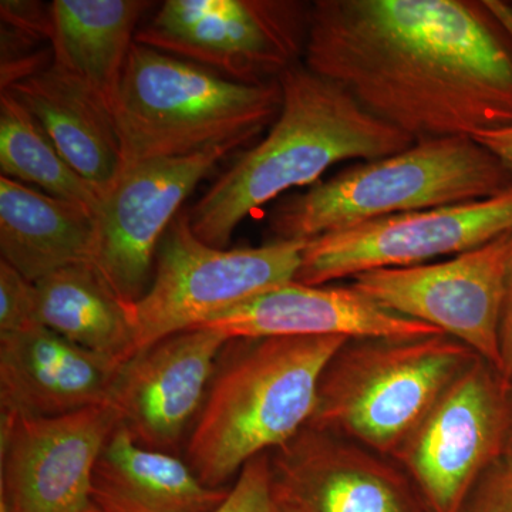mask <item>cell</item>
I'll use <instances>...</instances> for the list:
<instances>
[{
	"label": "cell",
	"mask_w": 512,
	"mask_h": 512,
	"mask_svg": "<svg viewBox=\"0 0 512 512\" xmlns=\"http://www.w3.org/2000/svg\"><path fill=\"white\" fill-rule=\"evenodd\" d=\"M303 62L416 143L512 124V45L484 0H316Z\"/></svg>",
	"instance_id": "obj_1"
},
{
	"label": "cell",
	"mask_w": 512,
	"mask_h": 512,
	"mask_svg": "<svg viewBox=\"0 0 512 512\" xmlns=\"http://www.w3.org/2000/svg\"><path fill=\"white\" fill-rule=\"evenodd\" d=\"M279 83L282 107L268 136L239 157L188 214L194 234L211 247L227 248L249 214L291 188L315 185L332 165L393 156L416 143L305 64L282 74Z\"/></svg>",
	"instance_id": "obj_2"
},
{
	"label": "cell",
	"mask_w": 512,
	"mask_h": 512,
	"mask_svg": "<svg viewBox=\"0 0 512 512\" xmlns=\"http://www.w3.org/2000/svg\"><path fill=\"white\" fill-rule=\"evenodd\" d=\"M346 340L229 339L185 441V461L202 483L227 488L249 461L305 429L315 410L323 370Z\"/></svg>",
	"instance_id": "obj_3"
},
{
	"label": "cell",
	"mask_w": 512,
	"mask_h": 512,
	"mask_svg": "<svg viewBox=\"0 0 512 512\" xmlns=\"http://www.w3.org/2000/svg\"><path fill=\"white\" fill-rule=\"evenodd\" d=\"M282 107L279 80L234 82L190 60L134 42L111 116L123 168L251 141Z\"/></svg>",
	"instance_id": "obj_4"
},
{
	"label": "cell",
	"mask_w": 512,
	"mask_h": 512,
	"mask_svg": "<svg viewBox=\"0 0 512 512\" xmlns=\"http://www.w3.org/2000/svg\"><path fill=\"white\" fill-rule=\"evenodd\" d=\"M510 188V171L473 137L436 138L360 161L279 202L269 225L279 241H311L392 215L485 200Z\"/></svg>",
	"instance_id": "obj_5"
},
{
	"label": "cell",
	"mask_w": 512,
	"mask_h": 512,
	"mask_svg": "<svg viewBox=\"0 0 512 512\" xmlns=\"http://www.w3.org/2000/svg\"><path fill=\"white\" fill-rule=\"evenodd\" d=\"M477 357L446 333L348 339L323 370L308 426L392 458Z\"/></svg>",
	"instance_id": "obj_6"
},
{
	"label": "cell",
	"mask_w": 512,
	"mask_h": 512,
	"mask_svg": "<svg viewBox=\"0 0 512 512\" xmlns=\"http://www.w3.org/2000/svg\"><path fill=\"white\" fill-rule=\"evenodd\" d=\"M305 245L274 239L262 247H211L180 212L158 247L150 288L133 305L136 353L295 281Z\"/></svg>",
	"instance_id": "obj_7"
},
{
	"label": "cell",
	"mask_w": 512,
	"mask_h": 512,
	"mask_svg": "<svg viewBox=\"0 0 512 512\" xmlns=\"http://www.w3.org/2000/svg\"><path fill=\"white\" fill-rule=\"evenodd\" d=\"M311 9L295 0H167L136 42L234 82H274L305 57Z\"/></svg>",
	"instance_id": "obj_8"
},
{
	"label": "cell",
	"mask_w": 512,
	"mask_h": 512,
	"mask_svg": "<svg viewBox=\"0 0 512 512\" xmlns=\"http://www.w3.org/2000/svg\"><path fill=\"white\" fill-rule=\"evenodd\" d=\"M507 389L500 372L477 357L392 457L431 512H463L478 480L503 458Z\"/></svg>",
	"instance_id": "obj_9"
},
{
	"label": "cell",
	"mask_w": 512,
	"mask_h": 512,
	"mask_svg": "<svg viewBox=\"0 0 512 512\" xmlns=\"http://www.w3.org/2000/svg\"><path fill=\"white\" fill-rule=\"evenodd\" d=\"M512 231V188L495 197L392 215L306 241L295 282L326 285L363 272L429 264Z\"/></svg>",
	"instance_id": "obj_10"
},
{
	"label": "cell",
	"mask_w": 512,
	"mask_h": 512,
	"mask_svg": "<svg viewBox=\"0 0 512 512\" xmlns=\"http://www.w3.org/2000/svg\"><path fill=\"white\" fill-rule=\"evenodd\" d=\"M237 140L187 157L160 158L123 168L96 212L92 265L127 305L153 281L158 247L181 205L222 158L244 146Z\"/></svg>",
	"instance_id": "obj_11"
},
{
	"label": "cell",
	"mask_w": 512,
	"mask_h": 512,
	"mask_svg": "<svg viewBox=\"0 0 512 512\" xmlns=\"http://www.w3.org/2000/svg\"><path fill=\"white\" fill-rule=\"evenodd\" d=\"M512 231L446 261L363 272L353 288L383 308L460 340L500 372L505 269Z\"/></svg>",
	"instance_id": "obj_12"
},
{
	"label": "cell",
	"mask_w": 512,
	"mask_h": 512,
	"mask_svg": "<svg viewBox=\"0 0 512 512\" xmlns=\"http://www.w3.org/2000/svg\"><path fill=\"white\" fill-rule=\"evenodd\" d=\"M116 427L107 403L56 417L2 416L0 512H94V467Z\"/></svg>",
	"instance_id": "obj_13"
},
{
	"label": "cell",
	"mask_w": 512,
	"mask_h": 512,
	"mask_svg": "<svg viewBox=\"0 0 512 512\" xmlns=\"http://www.w3.org/2000/svg\"><path fill=\"white\" fill-rule=\"evenodd\" d=\"M276 500L295 512H431L393 458L306 426L269 453Z\"/></svg>",
	"instance_id": "obj_14"
},
{
	"label": "cell",
	"mask_w": 512,
	"mask_h": 512,
	"mask_svg": "<svg viewBox=\"0 0 512 512\" xmlns=\"http://www.w3.org/2000/svg\"><path fill=\"white\" fill-rule=\"evenodd\" d=\"M228 340L218 330L197 328L138 350L121 365L107 400L117 426L140 446L177 453L200 414Z\"/></svg>",
	"instance_id": "obj_15"
},
{
	"label": "cell",
	"mask_w": 512,
	"mask_h": 512,
	"mask_svg": "<svg viewBox=\"0 0 512 512\" xmlns=\"http://www.w3.org/2000/svg\"><path fill=\"white\" fill-rule=\"evenodd\" d=\"M201 328L228 339L272 336L336 338H420L441 330L383 308L352 285L276 286L229 309Z\"/></svg>",
	"instance_id": "obj_16"
},
{
	"label": "cell",
	"mask_w": 512,
	"mask_h": 512,
	"mask_svg": "<svg viewBox=\"0 0 512 512\" xmlns=\"http://www.w3.org/2000/svg\"><path fill=\"white\" fill-rule=\"evenodd\" d=\"M123 363L45 326L2 333V416L56 417L106 404Z\"/></svg>",
	"instance_id": "obj_17"
},
{
	"label": "cell",
	"mask_w": 512,
	"mask_h": 512,
	"mask_svg": "<svg viewBox=\"0 0 512 512\" xmlns=\"http://www.w3.org/2000/svg\"><path fill=\"white\" fill-rule=\"evenodd\" d=\"M6 90L25 104L64 160L103 197L123 171L119 134L110 110L53 64Z\"/></svg>",
	"instance_id": "obj_18"
},
{
	"label": "cell",
	"mask_w": 512,
	"mask_h": 512,
	"mask_svg": "<svg viewBox=\"0 0 512 512\" xmlns=\"http://www.w3.org/2000/svg\"><path fill=\"white\" fill-rule=\"evenodd\" d=\"M228 493L202 483L185 458L140 446L119 426L93 471L94 512H212Z\"/></svg>",
	"instance_id": "obj_19"
},
{
	"label": "cell",
	"mask_w": 512,
	"mask_h": 512,
	"mask_svg": "<svg viewBox=\"0 0 512 512\" xmlns=\"http://www.w3.org/2000/svg\"><path fill=\"white\" fill-rule=\"evenodd\" d=\"M96 214L77 202L0 178L2 261L35 282L64 266L92 264Z\"/></svg>",
	"instance_id": "obj_20"
},
{
	"label": "cell",
	"mask_w": 512,
	"mask_h": 512,
	"mask_svg": "<svg viewBox=\"0 0 512 512\" xmlns=\"http://www.w3.org/2000/svg\"><path fill=\"white\" fill-rule=\"evenodd\" d=\"M50 6L53 66L82 83L111 113L138 23L153 3L55 0Z\"/></svg>",
	"instance_id": "obj_21"
},
{
	"label": "cell",
	"mask_w": 512,
	"mask_h": 512,
	"mask_svg": "<svg viewBox=\"0 0 512 512\" xmlns=\"http://www.w3.org/2000/svg\"><path fill=\"white\" fill-rule=\"evenodd\" d=\"M35 288L40 326L120 362L136 353L133 306L121 301L92 264L64 266Z\"/></svg>",
	"instance_id": "obj_22"
},
{
	"label": "cell",
	"mask_w": 512,
	"mask_h": 512,
	"mask_svg": "<svg viewBox=\"0 0 512 512\" xmlns=\"http://www.w3.org/2000/svg\"><path fill=\"white\" fill-rule=\"evenodd\" d=\"M0 170L96 214L101 194L64 160L39 120L8 90L0 93Z\"/></svg>",
	"instance_id": "obj_23"
},
{
	"label": "cell",
	"mask_w": 512,
	"mask_h": 512,
	"mask_svg": "<svg viewBox=\"0 0 512 512\" xmlns=\"http://www.w3.org/2000/svg\"><path fill=\"white\" fill-rule=\"evenodd\" d=\"M269 453L249 461L229 488L227 498L212 512H274Z\"/></svg>",
	"instance_id": "obj_24"
},
{
	"label": "cell",
	"mask_w": 512,
	"mask_h": 512,
	"mask_svg": "<svg viewBox=\"0 0 512 512\" xmlns=\"http://www.w3.org/2000/svg\"><path fill=\"white\" fill-rule=\"evenodd\" d=\"M35 326H40L35 284L0 259V335Z\"/></svg>",
	"instance_id": "obj_25"
},
{
	"label": "cell",
	"mask_w": 512,
	"mask_h": 512,
	"mask_svg": "<svg viewBox=\"0 0 512 512\" xmlns=\"http://www.w3.org/2000/svg\"><path fill=\"white\" fill-rule=\"evenodd\" d=\"M463 512H512V470L503 458L478 480Z\"/></svg>",
	"instance_id": "obj_26"
},
{
	"label": "cell",
	"mask_w": 512,
	"mask_h": 512,
	"mask_svg": "<svg viewBox=\"0 0 512 512\" xmlns=\"http://www.w3.org/2000/svg\"><path fill=\"white\" fill-rule=\"evenodd\" d=\"M2 25L15 30L20 35L28 36L39 42L52 45L53 19L52 6L39 2H22V0H3L0 3Z\"/></svg>",
	"instance_id": "obj_27"
},
{
	"label": "cell",
	"mask_w": 512,
	"mask_h": 512,
	"mask_svg": "<svg viewBox=\"0 0 512 512\" xmlns=\"http://www.w3.org/2000/svg\"><path fill=\"white\" fill-rule=\"evenodd\" d=\"M500 375L505 382H512V238L505 269L503 316L500 329Z\"/></svg>",
	"instance_id": "obj_28"
},
{
	"label": "cell",
	"mask_w": 512,
	"mask_h": 512,
	"mask_svg": "<svg viewBox=\"0 0 512 512\" xmlns=\"http://www.w3.org/2000/svg\"><path fill=\"white\" fill-rule=\"evenodd\" d=\"M478 144L487 148L512 174V124L511 126L481 131L473 136Z\"/></svg>",
	"instance_id": "obj_29"
},
{
	"label": "cell",
	"mask_w": 512,
	"mask_h": 512,
	"mask_svg": "<svg viewBox=\"0 0 512 512\" xmlns=\"http://www.w3.org/2000/svg\"><path fill=\"white\" fill-rule=\"evenodd\" d=\"M484 5L500 23L512 45V6L510 3L501 2V0H484Z\"/></svg>",
	"instance_id": "obj_30"
},
{
	"label": "cell",
	"mask_w": 512,
	"mask_h": 512,
	"mask_svg": "<svg viewBox=\"0 0 512 512\" xmlns=\"http://www.w3.org/2000/svg\"><path fill=\"white\" fill-rule=\"evenodd\" d=\"M503 460L512 470V382L508 383L507 389V437H505Z\"/></svg>",
	"instance_id": "obj_31"
},
{
	"label": "cell",
	"mask_w": 512,
	"mask_h": 512,
	"mask_svg": "<svg viewBox=\"0 0 512 512\" xmlns=\"http://www.w3.org/2000/svg\"><path fill=\"white\" fill-rule=\"evenodd\" d=\"M274 512H295L291 507L282 503V501L276 500L275 498V510Z\"/></svg>",
	"instance_id": "obj_32"
}]
</instances>
